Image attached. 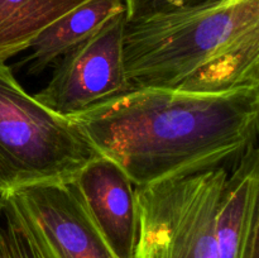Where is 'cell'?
Returning <instances> with one entry per match:
<instances>
[{
    "label": "cell",
    "mask_w": 259,
    "mask_h": 258,
    "mask_svg": "<svg viewBox=\"0 0 259 258\" xmlns=\"http://www.w3.org/2000/svg\"><path fill=\"white\" fill-rule=\"evenodd\" d=\"M99 156L70 118L38 103L0 61V194L71 180Z\"/></svg>",
    "instance_id": "3957f363"
},
{
    "label": "cell",
    "mask_w": 259,
    "mask_h": 258,
    "mask_svg": "<svg viewBox=\"0 0 259 258\" xmlns=\"http://www.w3.org/2000/svg\"><path fill=\"white\" fill-rule=\"evenodd\" d=\"M123 10L124 0H88L45 28L30 43L29 55L19 66L27 75H40Z\"/></svg>",
    "instance_id": "9c48e42d"
},
{
    "label": "cell",
    "mask_w": 259,
    "mask_h": 258,
    "mask_svg": "<svg viewBox=\"0 0 259 258\" xmlns=\"http://www.w3.org/2000/svg\"><path fill=\"white\" fill-rule=\"evenodd\" d=\"M125 10L106 20L93 35L53 65L47 85L35 100L50 110L70 116L128 91L123 57Z\"/></svg>",
    "instance_id": "5b68a950"
},
{
    "label": "cell",
    "mask_w": 259,
    "mask_h": 258,
    "mask_svg": "<svg viewBox=\"0 0 259 258\" xmlns=\"http://www.w3.org/2000/svg\"><path fill=\"white\" fill-rule=\"evenodd\" d=\"M229 166L136 187L134 258H217L215 223Z\"/></svg>",
    "instance_id": "277c9868"
},
{
    "label": "cell",
    "mask_w": 259,
    "mask_h": 258,
    "mask_svg": "<svg viewBox=\"0 0 259 258\" xmlns=\"http://www.w3.org/2000/svg\"><path fill=\"white\" fill-rule=\"evenodd\" d=\"M88 0H0V61L28 50L45 28Z\"/></svg>",
    "instance_id": "30bf717a"
},
{
    "label": "cell",
    "mask_w": 259,
    "mask_h": 258,
    "mask_svg": "<svg viewBox=\"0 0 259 258\" xmlns=\"http://www.w3.org/2000/svg\"><path fill=\"white\" fill-rule=\"evenodd\" d=\"M72 180L99 232L118 258H134L139 232L137 189L111 159L99 156Z\"/></svg>",
    "instance_id": "52a82bcc"
},
{
    "label": "cell",
    "mask_w": 259,
    "mask_h": 258,
    "mask_svg": "<svg viewBox=\"0 0 259 258\" xmlns=\"http://www.w3.org/2000/svg\"><path fill=\"white\" fill-rule=\"evenodd\" d=\"M123 57L131 89L259 88V0H224L126 20Z\"/></svg>",
    "instance_id": "7a4b0ae2"
},
{
    "label": "cell",
    "mask_w": 259,
    "mask_h": 258,
    "mask_svg": "<svg viewBox=\"0 0 259 258\" xmlns=\"http://www.w3.org/2000/svg\"><path fill=\"white\" fill-rule=\"evenodd\" d=\"M43 258H118L91 219L72 180L12 192Z\"/></svg>",
    "instance_id": "8992f818"
},
{
    "label": "cell",
    "mask_w": 259,
    "mask_h": 258,
    "mask_svg": "<svg viewBox=\"0 0 259 258\" xmlns=\"http://www.w3.org/2000/svg\"><path fill=\"white\" fill-rule=\"evenodd\" d=\"M224 0H124L126 20L138 19L158 13L207 7Z\"/></svg>",
    "instance_id": "7c38bea8"
},
{
    "label": "cell",
    "mask_w": 259,
    "mask_h": 258,
    "mask_svg": "<svg viewBox=\"0 0 259 258\" xmlns=\"http://www.w3.org/2000/svg\"><path fill=\"white\" fill-rule=\"evenodd\" d=\"M0 258H43L12 192L0 194Z\"/></svg>",
    "instance_id": "8fae6325"
},
{
    "label": "cell",
    "mask_w": 259,
    "mask_h": 258,
    "mask_svg": "<svg viewBox=\"0 0 259 258\" xmlns=\"http://www.w3.org/2000/svg\"><path fill=\"white\" fill-rule=\"evenodd\" d=\"M136 187L228 164L258 139L259 88H143L67 116Z\"/></svg>",
    "instance_id": "6da1fadb"
},
{
    "label": "cell",
    "mask_w": 259,
    "mask_h": 258,
    "mask_svg": "<svg viewBox=\"0 0 259 258\" xmlns=\"http://www.w3.org/2000/svg\"><path fill=\"white\" fill-rule=\"evenodd\" d=\"M217 258H259V149L230 162L215 223Z\"/></svg>",
    "instance_id": "ba28073f"
}]
</instances>
